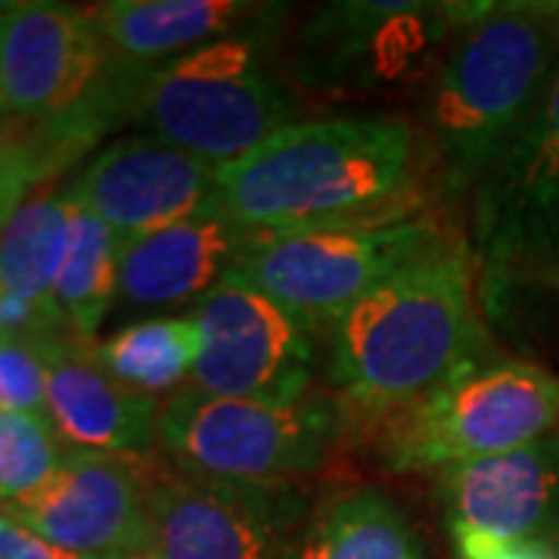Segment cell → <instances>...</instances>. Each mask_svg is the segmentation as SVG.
<instances>
[{"label": "cell", "instance_id": "obj_1", "mask_svg": "<svg viewBox=\"0 0 559 559\" xmlns=\"http://www.w3.org/2000/svg\"><path fill=\"white\" fill-rule=\"evenodd\" d=\"M423 143L385 116L299 121L215 171V205L246 234L419 215Z\"/></svg>", "mask_w": 559, "mask_h": 559}, {"label": "cell", "instance_id": "obj_2", "mask_svg": "<svg viewBox=\"0 0 559 559\" xmlns=\"http://www.w3.org/2000/svg\"><path fill=\"white\" fill-rule=\"evenodd\" d=\"M460 25L423 84V156L448 200L473 197L516 146L559 66L554 3H457Z\"/></svg>", "mask_w": 559, "mask_h": 559}, {"label": "cell", "instance_id": "obj_3", "mask_svg": "<svg viewBox=\"0 0 559 559\" xmlns=\"http://www.w3.org/2000/svg\"><path fill=\"white\" fill-rule=\"evenodd\" d=\"M488 355L476 305V255L454 240L411 264L326 326V373L340 401L382 417Z\"/></svg>", "mask_w": 559, "mask_h": 559}, {"label": "cell", "instance_id": "obj_4", "mask_svg": "<svg viewBox=\"0 0 559 559\" xmlns=\"http://www.w3.org/2000/svg\"><path fill=\"white\" fill-rule=\"evenodd\" d=\"M150 72L119 60L79 7L28 0L0 16L3 112L32 121L57 178L134 119Z\"/></svg>", "mask_w": 559, "mask_h": 559}, {"label": "cell", "instance_id": "obj_5", "mask_svg": "<svg viewBox=\"0 0 559 559\" xmlns=\"http://www.w3.org/2000/svg\"><path fill=\"white\" fill-rule=\"evenodd\" d=\"M280 25L283 16L156 66L131 121L215 168L299 124V97L274 62Z\"/></svg>", "mask_w": 559, "mask_h": 559}, {"label": "cell", "instance_id": "obj_6", "mask_svg": "<svg viewBox=\"0 0 559 559\" xmlns=\"http://www.w3.org/2000/svg\"><path fill=\"white\" fill-rule=\"evenodd\" d=\"M392 473H444L559 432V377L532 360L479 358L426 399L377 417Z\"/></svg>", "mask_w": 559, "mask_h": 559}, {"label": "cell", "instance_id": "obj_7", "mask_svg": "<svg viewBox=\"0 0 559 559\" xmlns=\"http://www.w3.org/2000/svg\"><path fill=\"white\" fill-rule=\"evenodd\" d=\"M348 407L330 395L299 401L218 399L183 385L162 401L159 448L183 476L280 485L318 473L348 429Z\"/></svg>", "mask_w": 559, "mask_h": 559}, {"label": "cell", "instance_id": "obj_8", "mask_svg": "<svg viewBox=\"0 0 559 559\" xmlns=\"http://www.w3.org/2000/svg\"><path fill=\"white\" fill-rule=\"evenodd\" d=\"M451 242L439 221L423 212L293 234H259L246 242L227 277L259 289L311 330H326L385 280Z\"/></svg>", "mask_w": 559, "mask_h": 559}, {"label": "cell", "instance_id": "obj_9", "mask_svg": "<svg viewBox=\"0 0 559 559\" xmlns=\"http://www.w3.org/2000/svg\"><path fill=\"white\" fill-rule=\"evenodd\" d=\"M460 25L457 3H320L286 50V79L323 97H380L426 84Z\"/></svg>", "mask_w": 559, "mask_h": 559}, {"label": "cell", "instance_id": "obj_10", "mask_svg": "<svg viewBox=\"0 0 559 559\" xmlns=\"http://www.w3.org/2000/svg\"><path fill=\"white\" fill-rule=\"evenodd\" d=\"M146 500L156 559H296L314 516L296 481L197 479L150 457Z\"/></svg>", "mask_w": 559, "mask_h": 559}, {"label": "cell", "instance_id": "obj_11", "mask_svg": "<svg viewBox=\"0 0 559 559\" xmlns=\"http://www.w3.org/2000/svg\"><path fill=\"white\" fill-rule=\"evenodd\" d=\"M197 367L190 385L218 399H308L318 345L305 320L240 280L224 277L193 308Z\"/></svg>", "mask_w": 559, "mask_h": 559}, {"label": "cell", "instance_id": "obj_12", "mask_svg": "<svg viewBox=\"0 0 559 559\" xmlns=\"http://www.w3.org/2000/svg\"><path fill=\"white\" fill-rule=\"evenodd\" d=\"M473 237L491 274L559 271V66L525 134L476 187Z\"/></svg>", "mask_w": 559, "mask_h": 559}, {"label": "cell", "instance_id": "obj_13", "mask_svg": "<svg viewBox=\"0 0 559 559\" xmlns=\"http://www.w3.org/2000/svg\"><path fill=\"white\" fill-rule=\"evenodd\" d=\"M0 510L69 554L128 557L150 547L146 454L124 457L69 448L53 479Z\"/></svg>", "mask_w": 559, "mask_h": 559}, {"label": "cell", "instance_id": "obj_14", "mask_svg": "<svg viewBox=\"0 0 559 559\" xmlns=\"http://www.w3.org/2000/svg\"><path fill=\"white\" fill-rule=\"evenodd\" d=\"M215 171L165 140L134 134L103 146L66 190L128 242L212 212Z\"/></svg>", "mask_w": 559, "mask_h": 559}, {"label": "cell", "instance_id": "obj_15", "mask_svg": "<svg viewBox=\"0 0 559 559\" xmlns=\"http://www.w3.org/2000/svg\"><path fill=\"white\" fill-rule=\"evenodd\" d=\"M448 528L498 540L559 544V432L520 451L460 463L439 473Z\"/></svg>", "mask_w": 559, "mask_h": 559}, {"label": "cell", "instance_id": "obj_16", "mask_svg": "<svg viewBox=\"0 0 559 559\" xmlns=\"http://www.w3.org/2000/svg\"><path fill=\"white\" fill-rule=\"evenodd\" d=\"M47 419L66 448L143 457L159 444L162 404L121 385L100 360L97 345L62 340L44 348Z\"/></svg>", "mask_w": 559, "mask_h": 559}, {"label": "cell", "instance_id": "obj_17", "mask_svg": "<svg viewBox=\"0 0 559 559\" xmlns=\"http://www.w3.org/2000/svg\"><path fill=\"white\" fill-rule=\"evenodd\" d=\"M246 234L218 212H202L156 234L121 242L119 301L138 314L197 308L240 259Z\"/></svg>", "mask_w": 559, "mask_h": 559}, {"label": "cell", "instance_id": "obj_18", "mask_svg": "<svg viewBox=\"0 0 559 559\" xmlns=\"http://www.w3.org/2000/svg\"><path fill=\"white\" fill-rule=\"evenodd\" d=\"M87 13L119 60L156 69L202 44L280 20L286 7L252 0H106L87 7Z\"/></svg>", "mask_w": 559, "mask_h": 559}, {"label": "cell", "instance_id": "obj_19", "mask_svg": "<svg viewBox=\"0 0 559 559\" xmlns=\"http://www.w3.org/2000/svg\"><path fill=\"white\" fill-rule=\"evenodd\" d=\"M417 535L399 503L377 488H355L314 510L296 559H417Z\"/></svg>", "mask_w": 559, "mask_h": 559}, {"label": "cell", "instance_id": "obj_20", "mask_svg": "<svg viewBox=\"0 0 559 559\" xmlns=\"http://www.w3.org/2000/svg\"><path fill=\"white\" fill-rule=\"evenodd\" d=\"M69 190H44L25 202L0 230V286L16 299L57 308V280L69 246Z\"/></svg>", "mask_w": 559, "mask_h": 559}, {"label": "cell", "instance_id": "obj_21", "mask_svg": "<svg viewBox=\"0 0 559 559\" xmlns=\"http://www.w3.org/2000/svg\"><path fill=\"white\" fill-rule=\"evenodd\" d=\"M119 237L94 212L72 200L69 246L57 280V308L66 330L79 342L97 345L94 340L103 320L119 299Z\"/></svg>", "mask_w": 559, "mask_h": 559}, {"label": "cell", "instance_id": "obj_22", "mask_svg": "<svg viewBox=\"0 0 559 559\" xmlns=\"http://www.w3.org/2000/svg\"><path fill=\"white\" fill-rule=\"evenodd\" d=\"M97 360L140 395H175L190 385L197 367L193 318H143L116 330L97 345Z\"/></svg>", "mask_w": 559, "mask_h": 559}, {"label": "cell", "instance_id": "obj_23", "mask_svg": "<svg viewBox=\"0 0 559 559\" xmlns=\"http://www.w3.org/2000/svg\"><path fill=\"white\" fill-rule=\"evenodd\" d=\"M66 451L47 417L0 414V507L44 488L57 476Z\"/></svg>", "mask_w": 559, "mask_h": 559}, {"label": "cell", "instance_id": "obj_24", "mask_svg": "<svg viewBox=\"0 0 559 559\" xmlns=\"http://www.w3.org/2000/svg\"><path fill=\"white\" fill-rule=\"evenodd\" d=\"M57 178L32 121L0 112V230L32 193Z\"/></svg>", "mask_w": 559, "mask_h": 559}, {"label": "cell", "instance_id": "obj_25", "mask_svg": "<svg viewBox=\"0 0 559 559\" xmlns=\"http://www.w3.org/2000/svg\"><path fill=\"white\" fill-rule=\"evenodd\" d=\"M0 414L47 417L44 348L25 342H0Z\"/></svg>", "mask_w": 559, "mask_h": 559}, {"label": "cell", "instance_id": "obj_26", "mask_svg": "<svg viewBox=\"0 0 559 559\" xmlns=\"http://www.w3.org/2000/svg\"><path fill=\"white\" fill-rule=\"evenodd\" d=\"M0 559H87L69 554L0 510Z\"/></svg>", "mask_w": 559, "mask_h": 559}, {"label": "cell", "instance_id": "obj_27", "mask_svg": "<svg viewBox=\"0 0 559 559\" xmlns=\"http://www.w3.org/2000/svg\"><path fill=\"white\" fill-rule=\"evenodd\" d=\"M491 559H559V544H554V540H516V544H503Z\"/></svg>", "mask_w": 559, "mask_h": 559}, {"label": "cell", "instance_id": "obj_28", "mask_svg": "<svg viewBox=\"0 0 559 559\" xmlns=\"http://www.w3.org/2000/svg\"><path fill=\"white\" fill-rule=\"evenodd\" d=\"M535 283H540V286H550V289H557L559 293V271H544V274H538V277H532Z\"/></svg>", "mask_w": 559, "mask_h": 559}, {"label": "cell", "instance_id": "obj_29", "mask_svg": "<svg viewBox=\"0 0 559 559\" xmlns=\"http://www.w3.org/2000/svg\"><path fill=\"white\" fill-rule=\"evenodd\" d=\"M119 559H156V554H153L150 547H143V550H134V554H128V557H119Z\"/></svg>", "mask_w": 559, "mask_h": 559}, {"label": "cell", "instance_id": "obj_30", "mask_svg": "<svg viewBox=\"0 0 559 559\" xmlns=\"http://www.w3.org/2000/svg\"><path fill=\"white\" fill-rule=\"evenodd\" d=\"M554 22H557V35H559V3H554Z\"/></svg>", "mask_w": 559, "mask_h": 559}, {"label": "cell", "instance_id": "obj_31", "mask_svg": "<svg viewBox=\"0 0 559 559\" xmlns=\"http://www.w3.org/2000/svg\"><path fill=\"white\" fill-rule=\"evenodd\" d=\"M0 112H3V103H0Z\"/></svg>", "mask_w": 559, "mask_h": 559}, {"label": "cell", "instance_id": "obj_32", "mask_svg": "<svg viewBox=\"0 0 559 559\" xmlns=\"http://www.w3.org/2000/svg\"><path fill=\"white\" fill-rule=\"evenodd\" d=\"M0 289H3V286H0Z\"/></svg>", "mask_w": 559, "mask_h": 559}]
</instances>
